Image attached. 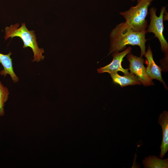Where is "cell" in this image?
<instances>
[{
	"label": "cell",
	"instance_id": "obj_1",
	"mask_svg": "<svg viewBox=\"0 0 168 168\" xmlns=\"http://www.w3.org/2000/svg\"><path fill=\"white\" fill-rule=\"evenodd\" d=\"M146 30L137 32L133 30L125 22L117 25L111 31L110 35V46L109 55L113 53L120 52L125 49L126 46L138 45L141 49L140 57L146 52L145 43Z\"/></svg>",
	"mask_w": 168,
	"mask_h": 168
},
{
	"label": "cell",
	"instance_id": "obj_2",
	"mask_svg": "<svg viewBox=\"0 0 168 168\" xmlns=\"http://www.w3.org/2000/svg\"><path fill=\"white\" fill-rule=\"evenodd\" d=\"M19 26V24L16 23L9 27H6L5 29V39L19 37L23 43V48L29 47L32 49L34 54L32 61L39 62L43 60L44 57L42 54L44 52V50L39 48L34 31L28 30L24 23H22L20 27Z\"/></svg>",
	"mask_w": 168,
	"mask_h": 168
},
{
	"label": "cell",
	"instance_id": "obj_3",
	"mask_svg": "<svg viewBox=\"0 0 168 168\" xmlns=\"http://www.w3.org/2000/svg\"><path fill=\"white\" fill-rule=\"evenodd\" d=\"M153 0H138L135 6H132L128 10L120 12L119 14L125 19V22L135 31H143L147 27L146 19L148 7Z\"/></svg>",
	"mask_w": 168,
	"mask_h": 168
},
{
	"label": "cell",
	"instance_id": "obj_4",
	"mask_svg": "<svg viewBox=\"0 0 168 168\" xmlns=\"http://www.w3.org/2000/svg\"><path fill=\"white\" fill-rule=\"evenodd\" d=\"M166 7H162L160 15H156L157 9L154 7L150 8L149 11L150 22L146 30L147 32H152L155 35V37L159 40L161 49L165 54V57L161 60L164 63H168V44L163 35L164 26L163 24L164 14L166 11Z\"/></svg>",
	"mask_w": 168,
	"mask_h": 168
},
{
	"label": "cell",
	"instance_id": "obj_5",
	"mask_svg": "<svg viewBox=\"0 0 168 168\" xmlns=\"http://www.w3.org/2000/svg\"><path fill=\"white\" fill-rule=\"evenodd\" d=\"M129 63V70L130 72L134 74L144 86L153 85L154 83L147 75L146 68L144 65V59L141 57L134 55L131 53L126 55Z\"/></svg>",
	"mask_w": 168,
	"mask_h": 168
},
{
	"label": "cell",
	"instance_id": "obj_6",
	"mask_svg": "<svg viewBox=\"0 0 168 168\" xmlns=\"http://www.w3.org/2000/svg\"><path fill=\"white\" fill-rule=\"evenodd\" d=\"M131 50L132 48L129 47L122 52L113 53L112 61L109 64L98 69V72L100 73L106 72L110 74L120 71L124 74L128 73L129 72L128 69L124 68L121 65V63L124 58L128 54L131 53Z\"/></svg>",
	"mask_w": 168,
	"mask_h": 168
},
{
	"label": "cell",
	"instance_id": "obj_7",
	"mask_svg": "<svg viewBox=\"0 0 168 168\" xmlns=\"http://www.w3.org/2000/svg\"><path fill=\"white\" fill-rule=\"evenodd\" d=\"M146 58L145 63L147 67L146 72L147 75L152 79H156L162 83L164 87L167 90V86L161 76L162 69L155 63L153 57L152 51L149 45L147 51L144 55Z\"/></svg>",
	"mask_w": 168,
	"mask_h": 168
},
{
	"label": "cell",
	"instance_id": "obj_8",
	"mask_svg": "<svg viewBox=\"0 0 168 168\" xmlns=\"http://www.w3.org/2000/svg\"><path fill=\"white\" fill-rule=\"evenodd\" d=\"M158 123L161 126L162 138L159 158L162 159L168 150V112L164 110L159 115Z\"/></svg>",
	"mask_w": 168,
	"mask_h": 168
},
{
	"label": "cell",
	"instance_id": "obj_9",
	"mask_svg": "<svg viewBox=\"0 0 168 168\" xmlns=\"http://www.w3.org/2000/svg\"><path fill=\"white\" fill-rule=\"evenodd\" d=\"M11 55V52L7 54L0 53V63L3 68V69L0 71V75L5 77L8 74L11 76L13 82H16L18 81L19 78L13 70L12 59L10 57Z\"/></svg>",
	"mask_w": 168,
	"mask_h": 168
},
{
	"label": "cell",
	"instance_id": "obj_10",
	"mask_svg": "<svg viewBox=\"0 0 168 168\" xmlns=\"http://www.w3.org/2000/svg\"><path fill=\"white\" fill-rule=\"evenodd\" d=\"M110 75L113 82L122 87L141 84L138 77L130 72L123 76L119 75L117 72L112 73Z\"/></svg>",
	"mask_w": 168,
	"mask_h": 168
},
{
	"label": "cell",
	"instance_id": "obj_11",
	"mask_svg": "<svg viewBox=\"0 0 168 168\" xmlns=\"http://www.w3.org/2000/svg\"><path fill=\"white\" fill-rule=\"evenodd\" d=\"M142 161L144 168H168V158L162 159L153 155L145 157Z\"/></svg>",
	"mask_w": 168,
	"mask_h": 168
},
{
	"label": "cell",
	"instance_id": "obj_12",
	"mask_svg": "<svg viewBox=\"0 0 168 168\" xmlns=\"http://www.w3.org/2000/svg\"><path fill=\"white\" fill-rule=\"evenodd\" d=\"M9 92L7 88L4 86L0 81V116L4 114V104L7 100Z\"/></svg>",
	"mask_w": 168,
	"mask_h": 168
},
{
	"label": "cell",
	"instance_id": "obj_13",
	"mask_svg": "<svg viewBox=\"0 0 168 168\" xmlns=\"http://www.w3.org/2000/svg\"><path fill=\"white\" fill-rule=\"evenodd\" d=\"M132 0V1H133L134 0Z\"/></svg>",
	"mask_w": 168,
	"mask_h": 168
}]
</instances>
